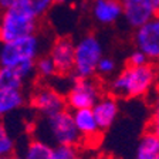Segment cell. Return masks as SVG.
<instances>
[{"mask_svg":"<svg viewBox=\"0 0 159 159\" xmlns=\"http://www.w3.org/2000/svg\"><path fill=\"white\" fill-rule=\"evenodd\" d=\"M158 66L149 63L146 66H128L107 81V93L122 99L148 98L155 88Z\"/></svg>","mask_w":159,"mask_h":159,"instance_id":"obj_1","label":"cell"},{"mask_svg":"<svg viewBox=\"0 0 159 159\" xmlns=\"http://www.w3.org/2000/svg\"><path fill=\"white\" fill-rule=\"evenodd\" d=\"M36 138L43 139L50 145H74L83 143V136L74 121L73 111L68 108L56 114L41 116L34 128Z\"/></svg>","mask_w":159,"mask_h":159,"instance_id":"obj_2","label":"cell"},{"mask_svg":"<svg viewBox=\"0 0 159 159\" xmlns=\"http://www.w3.org/2000/svg\"><path fill=\"white\" fill-rule=\"evenodd\" d=\"M44 41L39 33L14 40L0 47V66L17 67L24 61H36L43 56Z\"/></svg>","mask_w":159,"mask_h":159,"instance_id":"obj_3","label":"cell"},{"mask_svg":"<svg viewBox=\"0 0 159 159\" xmlns=\"http://www.w3.org/2000/svg\"><path fill=\"white\" fill-rule=\"evenodd\" d=\"M39 20L24 13L17 6L0 13V44L11 43L21 37L37 33Z\"/></svg>","mask_w":159,"mask_h":159,"instance_id":"obj_4","label":"cell"},{"mask_svg":"<svg viewBox=\"0 0 159 159\" xmlns=\"http://www.w3.org/2000/svg\"><path fill=\"white\" fill-rule=\"evenodd\" d=\"M104 57V46L95 34H85L75 43V64L74 77L97 75V67L99 60Z\"/></svg>","mask_w":159,"mask_h":159,"instance_id":"obj_5","label":"cell"},{"mask_svg":"<svg viewBox=\"0 0 159 159\" xmlns=\"http://www.w3.org/2000/svg\"><path fill=\"white\" fill-rule=\"evenodd\" d=\"M102 94V84L95 77H89V78L73 77L71 84L66 91L67 108L71 111L93 108Z\"/></svg>","mask_w":159,"mask_h":159,"instance_id":"obj_6","label":"cell"},{"mask_svg":"<svg viewBox=\"0 0 159 159\" xmlns=\"http://www.w3.org/2000/svg\"><path fill=\"white\" fill-rule=\"evenodd\" d=\"M29 105L40 116H47L67 108L66 95L48 84H39L29 95Z\"/></svg>","mask_w":159,"mask_h":159,"instance_id":"obj_7","label":"cell"},{"mask_svg":"<svg viewBox=\"0 0 159 159\" xmlns=\"http://www.w3.org/2000/svg\"><path fill=\"white\" fill-rule=\"evenodd\" d=\"M134 47L146 54L149 63L159 66V17H153L134 30Z\"/></svg>","mask_w":159,"mask_h":159,"instance_id":"obj_8","label":"cell"},{"mask_svg":"<svg viewBox=\"0 0 159 159\" xmlns=\"http://www.w3.org/2000/svg\"><path fill=\"white\" fill-rule=\"evenodd\" d=\"M50 57L56 63L58 75L74 77V64H75V43L67 36L58 37L53 41L48 51Z\"/></svg>","mask_w":159,"mask_h":159,"instance_id":"obj_9","label":"cell"},{"mask_svg":"<svg viewBox=\"0 0 159 159\" xmlns=\"http://www.w3.org/2000/svg\"><path fill=\"white\" fill-rule=\"evenodd\" d=\"M124 20L132 30L143 26L156 16V6L152 0H122Z\"/></svg>","mask_w":159,"mask_h":159,"instance_id":"obj_10","label":"cell"},{"mask_svg":"<svg viewBox=\"0 0 159 159\" xmlns=\"http://www.w3.org/2000/svg\"><path fill=\"white\" fill-rule=\"evenodd\" d=\"M91 16L101 26H112L124 17L122 0H93Z\"/></svg>","mask_w":159,"mask_h":159,"instance_id":"obj_11","label":"cell"},{"mask_svg":"<svg viewBox=\"0 0 159 159\" xmlns=\"http://www.w3.org/2000/svg\"><path fill=\"white\" fill-rule=\"evenodd\" d=\"M93 111L101 131H107L114 125L119 115L118 98L109 93H104L101 98L97 101V104L93 107Z\"/></svg>","mask_w":159,"mask_h":159,"instance_id":"obj_12","label":"cell"},{"mask_svg":"<svg viewBox=\"0 0 159 159\" xmlns=\"http://www.w3.org/2000/svg\"><path fill=\"white\" fill-rule=\"evenodd\" d=\"M73 115L77 128H78L80 134L83 136V142L91 143L93 141H98L102 131H101L98 122H97L93 108L77 109V111H73Z\"/></svg>","mask_w":159,"mask_h":159,"instance_id":"obj_13","label":"cell"},{"mask_svg":"<svg viewBox=\"0 0 159 159\" xmlns=\"http://www.w3.org/2000/svg\"><path fill=\"white\" fill-rule=\"evenodd\" d=\"M27 101L24 89H7L0 88V118L16 112L23 108Z\"/></svg>","mask_w":159,"mask_h":159,"instance_id":"obj_14","label":"cell"},{"mask_svg":"<svg viewBox=\"0 0 159 159\" xmlns=\"http://www.w3.org/2000/svg\"><path fill=\"white\" fill-rule=\"evenodd\" d=\"M20 155L23 159H56L54 146L36 136L27 141Z\"/></svg>","mask_w":159,"mask_h":159,"instance_id":"obj_15","label":"cell"},{"mask_svg":"<svg viewBox=\"0 0 159 159\" xmlns=\"http://www.w3.org/2000/svg\"><path fill=\"white\" fill-rule=\"evenodd\" d=\"M159 155V138L146 129L136 145L134 159H155Z\"/></svg>","mask_w":159,"mask_h":159,"instance_id":"obj_16","label":"cell"},{"mask_svg":"<svg viewBox=\"0 0 159 159\" xmlns=\"http://www.w3.org/2000/svg\"><path fill=\"white\" fill-rule=\"evenodd\" d=\"M30 84L23 75L19 67H3L0 66V88L7 89H24Z\"/></svg>","mask_w":159,"mask_h":159,"instance_id":"obj_17","label":"cell"},{"mask_svg":"<svg viewBox=\"0 0 159 159\" xmlns=\"http://www.w3.org/2000/svg\"><path fill=\"white\" fill-rule=\"evenodd\" d=\"M53 4V0H19L16 6L23 10L24 13L40 20L48 13V10L51 9Z\"/></svg>","mask_w":159,"mask_h":159,"instance_id":"obj_18","label":"cell"},{"mask_svg":"<svg viewBox=\"0 0 159 159\" xmlns=\"http://www.w3.org/2000/svg\"><path fill=\"white\" fill-rule=\"evenodd\" d=\"M36 73L40 80H53L58 77V70L50 54H43L36 60Z\"/></svg>","mask_w":159,"mask_h":159,"instance_id":"obj_19","label":"cell"},{"mask_svg":"<svg viewBox=\"0 0 159 159\" xmlns=\"http://www.w3.org/2000/svg\"><path fill=\"white\" fill-rule=\"evenodd\" d=\"M16 153V141L4 126L0 128V158Z\"/></svg>","mask_w":159,"mask_h":159,"instance_id":"obj_20","label":"cell"},{"mask_svg":"<svg viewBox=\"0 0 159 159\" xmlns=\"http://www.w3.org/2000/svg\"><path fill=\"white\" fill-rule=\"evenodd\" d=\"M116 74V61L115 58L109 56H104L99 60L98 67H97V75L101 78H111Z\"/></svg>","mask_w":159,"mask_h":159,"instance_id":"obj_21","label":"cell"},{"mask_svg":"<svg viewBox=\"0 0 159 159\" xmlns=\"http://www.w3.org/2000/svg\"><path fill=\"white\" fill-rule=\"evenodd\" d=\"M152 109H151V115H149L146 129L153 132L159 138V98H156L152 94Z\"/></svg>","mask_w":159,"mask_h":159,"instance_id":"obj_22","label":"cell"},{"mask_svg":"<svg viewBox=\"0 0 159 159\" xmlns=\"http://www.w3.org/2000/svg\"><path fill=\"white\" fill-rule=\"evenodd\" d=\"M80 155L78 146L74 145H56L54 156L56 159H75Z\"/></svg>","mask_w":159,"mask_h":159,"instance_id":"obj_23","label":"cell"},{"mask_svg":"<svg viewBox=\"0 0 159 159\" xmlns=\"http://www.w3.org/2000/svg\"><path fill=\"white\" fill-rule=\"evenodd\" d=\"M126 64H128V66H135V67L146 66V64H149V60L145 53H142V51L138 48H134L132 51L129 53V56L126 57Z\"/></svg>","mask_w":159,"mask_h":159,"instance_id":"obj_24","label":"cell"},{"mask_svg":"<svg viewBox=\"0 0 159 159\" xmlns=\"http://www.w3.org/2000/svg\"><path fill=\"white\" fill-rule=\"evenodd\" d=\"M19 0H0V10H7L10 7H14Z\"/></svg>","mask_w":159,"mask_h":159,"instance_id":"obj_25","label":"cell"},{"mask_svg":"<svg viewBox=\"0 0 159 159\" xmlns=\"http://www.w3.org/2000/svg\"><path fill=\"white\" fill-rule=\"evenodd\" d=\"M153 95L159 98V66H158V73H156V81H155V88H153Z\"/></svg>","mask_w":159,"mask_h":159,"instance_id":"obj_26","label":"cell"},{"mask_svg":"<svg viewBox=\"0 0 159 159\" xmlns=\"http://www.w3.org/2000/svg\"><path fill=\"white\" fill-rule=\"evenodd\" d=\"M56 4H66V3H68V2H71V0H53Z\"/></svg>","mask_w":159,"mask_h":159,"instance_id":"obj_27","label":"cell"},{"mask_svg":"<svg viewBox=\"0 0 159 159\" xmlns=\"http://www.w3.org/2000/svg\"><path fill=\"white\" fill-rule=\"evenodd\" d=\"M75 159H89V158H87V156H85V155H83V153H80V155L77 156Z\"/></svg>","mask_w":159,"mask_h":159,"instance_id":"obj_28","label":"cell"},{"mask_svg":"<svg viewBox=\"0 0 159 159\" xmlns=\"http://www.w3.org/2000/svg\"><path fill=\"white\" fill-rule=\"evenodd\" d=\"M0 159H14V155H11V156H4V158H0Z\"/></svg>","mask_w":159,"mask_h":159,"instance_id":"obj_29","label":"cell"},{"mask_svg":"<svg viewBox=\"0 0 159 159\" xmlns=\"http://www.w3.org/2000/svg\"><path fill=\"white\" fill-rule=\"evenodd\" d=\"M152 3H153V4H155V6H156V7H158V6H159V0H152Z\"/></svg>","mask_w":159,"mask_h":159,"instance_id":"obj_30","label":"cell"},{"mask_svg":"<svg viewBox=\"0 0 159 159\" xmlns=\"http://www.w3.org/2000/svg\"><path fill=\"white\" fill-rule=\"evenodd\" d=\"M156 17H159V6L156 7Z\"/></svg>","mask_w":159,"mask_h":159,"instance_id":"obj_31","label":"cell"},{"mask_svg":"<svg viewBox=\"0 0 159 159\" xmlns=\"http://www.w3.org/2000/svg\"><path fill=\"white\" fill-rule=\"evenodd\" d=\"M155 159H159V155H158V156H156V158H155Z\"/></svg>","mask_w":159,"mask_h":159,"instance_id":"obj_32","label":"cell"},{"mask_svg":"<svg viewBox=\"0 0 159 159\" xmlns=\"http://www.w3.org/2000/svg\"><path fill=\"white\" fill-rule=\"evenodd\" d=\"M2 126H3V125H2V122H0V128H2Z\"/></svg>","mask_w":159,"mask_h":159,"instance_id":"obj_33","label":"cell"}]
</instances>
